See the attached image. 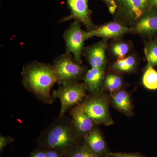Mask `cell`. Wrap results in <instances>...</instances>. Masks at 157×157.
Returning <instances> with one entry per match:
<instances>
[{
    "instance_id": "cell-1",
    "label": "cell",
    "mask_w": 157,
    "mask_h": 157,
    "mask_svg": "<svg viewBox=\"0 0 157 157\" xmlns=\"http://www.w3.org/2000/svg\"><path fill=\"white\" fill-rule=\"evenodd\" d=\"M21 83L28 91L34 95L41 103L53 104L56 98L51 94L57 78L52 65L33 61L23 66L21 72Z\"/></svg>"
},
{
    "instance_id": "cell-2",
    "label": "cell",
    "mask_w": 157,
    "mask_h": 157,
    "mask_svg": "<svg viewBox=\"0 0 157 157\" xmlns=\"http://www.w3.org/2000/svg\"><path fill=\"white\" fill-rule=\"evenodd\" d=\"M78 139L73 134L71 126V117L65 114L57 117L48 127L40 132L36 142L38 147L52 149L66 155L78 145Z\"/></svg>"
},
{
    "instance_id": "cell-3",
    "label": "cell",
    "mask_w": 157,
    "mask_h": 157,
    "mask_svg": "<svg viewBox=\"0 0 157 157\" xmlns=\"http://www.w3.org/2000/svg\"><path fill=\"white\" fill-rule=\"evenodd\" d=\"M54 70L57 78V83L62 85L72 82H79L88 70L75 61L71 54L65 53L53 59Z\"/></svg>"
},
{
    "instance_id": "cell-4",
    "label": "cell",
    "mask_w": 157,
    "mask_h": 157,
    "mask_svg": "<svg viewBox=\"0 0 157 157\" xmlns=\"http://www.w3.org/2000/svg\"><path fill=\"white\" fill-rule=\"evenodd\" d=\"M86 98L78 105L96 125L109 126L113 124L114 122L108 109V101L106 95L102 92L96 94H90Z\"/></svg>"
},
{
    "instance_id": "cell-5",
    "label": "cell",
    "mask_w": 157,
    "mask_h": 157,
    "mask_svg": "<svg viewBox=\"0 0 157 157\" xmlns=\"http://www.w3.org/2000/svg\"><path fill=\"white\" fill-rule=\"evenodd\" d=\"M114 20L131 27L145 12L151 9L150 0H116Z\"/></svg>"
},
{
    "instance_id": "cell-6",
    "label": "cell",
    "mask_w": 157,
    "mask_h": 157,
    "mask_svg": "<svg viewBox=\"0 0 157 157\" xmlns=\"http://www.w3.org/2000/svg\"><path fill=\"white\" fill-rule=\"evenodd\" d=\"M86 90L84 82H75L60 85L52 92V95L59 99L61 107L58 117H62L73 106L86 98Z\"/></svg>"
},
{
    "instance_id": "cell-7",
    "label": "cell",
    "mask_w": 157,
    "mask_h": 157,
    "mask_svg": "<svg viewBox=\"0 0 157 157\" xmlns=\"http://www.w3.org/2000/svg\"><path fill=\"white\" fill-rule=\"evenodd\" d=\"M63 38L66 43L65 53L71 54L75 61L81 65L84 42L88 39V31L82 29L81 23L74 20L64 32Z\"/></svg>"
},
{
    "instance_id": "cell-8",
    "label": "cell",
    "mask_w": 157,
    "mask_h": 157,
    "mask_svg": "<svg viewBox=\"0 0 157 157\" xmlns=\"http://www.w3.org/2000/svg\"><path fill=\"white\" fill-rule=\"evenodd\" d=\"M70 14L59 21L61 23L71 20L78 21L90 32L95 29L96 25L92 18V11L89 8L88 0H66Z\"/></svg>"
},
{
    "instance_id": "cell-9",
    "label": "cell",
    "mask_w": 157,
    "mask_h": 157,
    "mask_svg": "<svg viewBox=\"0 0 157 157\" xmlns=\"http://www.w3.org/2000/svg\"><path fill=\"white\" fill-rule=\"evenodd\" d=\"M69 114L71 117V128L78 140L84 139L97 125L78 104L70 109Z\"/></svg>"
},
{
    "instance_id": "cell-10",
    "label": "cell",
    "mask_w": 157,
    "mask_h": 157,
    "mask_svg": "<svg viewBox=\"0 0 157 157\" xmlns=\"http://www.w3.org/2000/svg\"><path fill=\"white\" fill-rule=\"evenodd\" d=\"M109 40L102 39L93 45L84 47L82 56L84 57L91 68L106 69L107 63L106 52Z\"/></svg>"
},
{
    "instance_id": "cell-11",
    "label": "cell",
    "mask_w": 157,
    "mask_h": 157,
    "mask_svg": "<svg viewBox=\"0 0 157 157\" xmlns=\"http://www.w3.org/2000/svg\"><path fill=\"white\" fill-rule=\"evenodd\" d=\"M130 30V33L141 37H151L157 34V9L151 8L145 11Z\"/></svg>"
},
{
    "instance_id": "cell-12",
    "label": "cell",
    "mask_w": 157,
    "mask_h": 157,
    "mask_svg": "<svg viewBox=\"0 0 157 157\" xmlns=\"http://www.w3.org/2000/svg\"><path fill=\"white\" fill-rule=\"evenodd\" d=\"M130 28L119 21L114 20L97 26L90 32L88 31V39L93 37L102 39H121L127 34L130 33Z\"/></svg>"
},
{
    "instance_id": "cell-13",
    "label": "cell",
    "mask_w": 157,
    "mask_h": 157,
    "mask_svg": "<svg viewBox=\"0 0 157 157\" xmlns=\"http://www.w3.org/2000/svg\"><path fill=\"white\" fill-rule=\"evenodd\" d=\"M105 70L103 68H91L86 72L82 80L90 94L102 92Z\"/></svg>"
},
{
    "instance_id": "cell-14",
    "label": "cell",
    "mask_w": 157,
    "mask_h": 157,
    "mask_svg": "<svg viewBox=\"0 0 157 157\" xmlns=\"http://www.w3.org/2000/svg\"><path fill=\"white\" fill-rule=\"evenodd\" d=\"M83 145L97 156L100 157L106 151V143L97 126L90 132L84 139Z\"/></svg>"
},
{
    "instance_id": "cell-15",
    "label": "cell",
    "mask_w": 157,
    "mask_h": 157,
    "mask_svg": "<svg viewBox=\"0 0 157 157\" xmlns=\"http://www.w3.org/2000/svg\"><path fill=\"white\" fill-rule=\"evenodd\" d=\"M132 42L124 41L121 39L113 40L107 46V49L110 55L116 60L121 59L130 55L132 49Z\"/></svg>"
},
{
    "instance_id": "cell-16",
    "label": "cell",
    "mask_w": 157,
    "mask_h": 157,
    "mask_svg": "<svg viewBox=\"0 0 157 157\" xmlns=\"http://www.w3.org/2000/svg\"><path fill=\"white\" fill-rule=\"evenodd\" d=\"M112 102L113 106L121 112L128 116L132 115L133 112L131 98L125 90L121 89L113 93Z\"/></svg>"
},
{
    "instance_id": "cell-17",
    "label": "cell",
    "mask_w": 157,
    "mask_h": 157,
    "mask_svg": "<svg viewBox=\"0 0 157 157\" xmlns=\"http://www.w3.org/2000/svg\"><path fill=\"white\" fill-rule=\"evenodd\" d=\"M139 59L135 54L130 55L125 58L116 60L111 64V68L118 73H132L137 69Z\"/></svg>"
},
{
    "instance_id": "cell-18",
    "label": "cell",
    "mask_w": 157,
    "mask_h": 157,
    "mask_svg": "<svg viewBox=\"0 0 157 157\" xmlns=\"http://www.w3.org/2000/svg\"><path fill=\"white\" fill-rule=\"evenodd\" d=\"M123 85V79L119 75L110 73L105 75L103 89L110 92L114 93L121 89Z\"/></svg>"
},
{
    "instance_id": "cell-19",
    "label": "cell",
    "mask_w": 157,
    "mask_h": 157,
    "mask_svg": "<svg viewBox=\"0 0 157 157\" xmlns=\"http://www.w3.org/2000/svg\"><path fill=\"white\" fill-rule=\"evenodd\" d=\"M144 52L147 60V65L157 67V39H150L144 42Z\"/></svg>"
},
{
    "instance_id": "cell-20",
    "label": "cell",
    "mask_w": 157,
    "mask_h": 157,
    "mask_svg": "<svg viewBox=\"0 0 157 157\" xmlns=\"http://www.w3.org/2000/svg\"><path fill=\"white\" fill-rule=\"evenodd\" d=\"M142 83L148 90L157 89V71L151 66L147 65L142 77Z\"/></svg>"
},
{
    "instance_id": "cell-21",
    "label": "cell",
    "mask_w": 157,
    "mask_h": 157,
    "mask_svg": "<svg viewBox=\"0 0 157 157\" xmlns=\"http://www.w3.org/2000/svg\"><path fill=\"white\" fill-rule=\"evenodd\" d=\"M66 157H99L93 154L84 146L76 145L65 155Z\"/></svg>"
},
{
    "instance_id": "cell-22",
    "label": "cell",
    "mask_w": 157,
    "mask_h": 157,
    "mask_svg": "<svg viewBox=\"0 0 157 157\" xmlns=\"http://www.w3.org/2000/svg\"><path fill=\"white\" fill-rule=\"evenodd\" d=\"M14 141V138L10 136H3L0 135V152H2L4 149L8 144H10Z\"/></svg>"
},
{
    "instance_id": "cell-23",
    "label": "cell",
    "mask_w": 157,
    "mask_h": 157,
    "mask_svg": "<svg viewBox=\"0 0 157 157\" xmlns=\"http://www.w3.org/2000/svg\"><path fill=\"white\" fill-rule=\"evenodd\" d=\"M107 6L108 11L112 15L115 13L117 9V5L116 0H101Z\"/></svg>"
},
{
    "instance_id": "cell-24",
    "label": "cell",
    "mask_w": 157,
    "mask_h": 157,
    "mask_svg": "<svg viewBox=\"0 0 157 157\" xmlns=\"http://www.w3.org/2000/svg\"><path fill=\"white\" fill-rule=\"evenodd\" d=\"M45 157H65L64 155L60 152L52 149H44Z\"/></svg>"
},
{
    "instance_id": "cell-25",
    "label": "cell",
    "mask_w": 157,
    "mask_h": 157,
    "mask_svg": "<svg viewBox=\"0 0 157 157\" xmlns=\"http://www.w3.org/2000/svg\"><path fill=\"white\" fill-rule=\"evenodd\" d=\"M29 157H45V150L38 147L31 153Z\"/></svg>"
},
{
    "instance_id": "cell-26",
    "label": "cell",
    "mask_w": 157,
    "mask_h": 157,
    "mask_svg": "<svg viewBox=\"0 0 157 157\" xmlns=\"http://www.w3.org/2000/svg\"><path fill=\"white\" fill-rule=\"evenodd\" d=\"M109 155L113 157H141L138 155L130 154L121 153H110Z\"/></svg>"
},
{
    "instance_id": "cell-27",
    "label": "cell",
    "mask_w": 157,
    "mask_h": 157,
    "mask_svg": "<svg viewBox=\"0 0 157 157\" xmlns=\"http://www.w3.org/2000/svg\"><path fill=\"white\" fill-rule=\"evenodd\" d=\"M150 6L151 8L157 9V0H150Z\"/></svg>"
},
{
    "instance_id": "cell-28",
    "label": "cell",
    "mask_w": 157,
    "mask_h": 157,
    "mask_svg": "<svg viewBox=\"0 0 157 157\" xmlns=\"http://www.w3.org/2000/svg\"><path fill=\"white\" fill-rule=\"evenodd\" d=\"M105 157H113L111 156L110 155H106V156H105Z\"/></svg>"
},
{
    "instance_id": "cell-29",
    "label": "cell",
    "mask_w": 157,
    "mask_h": 157,
    "mask_svg": "<svg viewBox=\"0 0 157 157\" xmlns=\"http://www.w3.org/2000/svg\"></svg>"
}]
</instances>
